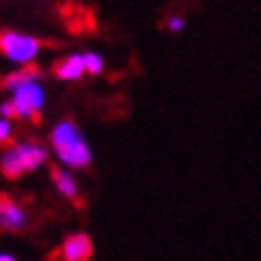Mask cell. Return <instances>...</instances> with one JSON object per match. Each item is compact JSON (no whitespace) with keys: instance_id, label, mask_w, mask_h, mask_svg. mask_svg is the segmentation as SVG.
Listing matches in <instances>:
<instances>
[{"instance_id":"obj_5","label":"cell","mask_w":261,"mask_h":261,"mask_svg":"<svg viewBox=\"0 0 261 261\" xmlns=\"http://www.w3.org/2000/svg\"><path fill=\"white\" fill-rule=\"evenodd\" d=\"M28 223H30L28 211H25L21 204H17L15 200H11L0 193V229L11 231V233H19L28 227Z\"/></svg>"},{"instance_id":"obj_4","label":"cell","mask_w":261,"mask_h":261,"mask_svg":"<svg viewBox=\"0 0 261 261\" xmlns=\"http://www.w3.org/2000/svg\"><path fill=\"white\" fill-rule=\"evenodd\" d=\"M43 43L41 38L21 32V30H3L0 32V54L17 68L34 66L36 58L41 56Z\"/></svg>"},{"instance_id":"obj_6","label":"cell","mask_w":261,"mask_h":261,"mask_svg":"<svg viewBox=\"0 0 261 261\" xmlns=\"http://www.w3.org/2000/svg\"><path fill=\"white\" fill-rule=\"evenodd\" d=\"M94 255V242L85 231H74L64 238L60 246L62 261H89Z\"/></svg>"},{"instance_id":"obj_8","label":"cell","mask_w":261,"mask_h":261,"mask_svg":"<svg viewBox=\"0 0 261 261\" xmlns=\"http://www.w3.org/2000/svg\"><path fill=\"white\" fill-rule=\"evenodd\" d=\"M34 81H43V72L38 70L36 66H23V68H15L3 76L0 81V87L9 94H13L15 89L28 85V83H34Z\"/></svg>"},{"instance_id":"obj_11","label":"cell","mask_w":261,"mask_h":261,"mask_svg":"<svg viewBox=\"0 0 261 261\" xmlns=\"http://www.w3.org/2000/svg\"><path fill=\"white\" fill-rule=\"evenodd\" d=\"M15 136V121H9L0 117V147H9Z\"/></svg>"},{"instance_id":"obj_1","label":"cell","mask_w":261,"mask_h":261,"mask_svg":"<svg viewBox=\"0 0 261 261\" xmlns=\"http://www.w3.org/2000/svg\"><path fill=\"white\" fill-rule=\"evenodd\" d=\"M49 142H51L49 151H54L58 164L70 172L85 170L94 162V151H91L83 129L72 119L58 121L49 134Z\"/></svg>"},{"instance_id":"obj_2","label":"cell","mask_w":261,"mask_h":261,"mask_svg":"<svg viewBox=\"0 0 261 261\" xmlns=\"http://www.w3.org/2000/svg\"><path fill=\"white\" fill-rule=\"evenodd\" d=\"M51 151L43 142H32V140H17L5 147L0 155V172L5 178H21L25 174L38 172L49 164Z\"/></svg>"},{"instance_id":"obj_13","label":"cell","mask_w":261,"mask_h":261,"mask_svg":"<svg viewBox=\"0 0 261 261\" xmlns=\"http://www.w3.org/2000/svg\"><path fill=\"white\" fill-rule=\"evenodd\" d=\"M0 261H17V257L9 251H0Z\"/></svg>"},{"instance_id":"obj_7","label":"cell","mask_w":261,"mask_h":261,"mask_svg":"<svg viewBox=\"0 0 261 261\" xmlns=\"http://www.w3.org/2000/svg\"><path fill=\"white\" fill-rule=\"evenodd\" d=\"M54 74L56 79L62 81V83H74L83 79L87 74L85 72V62H83V54H70L64 60H60L54 68Z\"/></svg>"},{"instance_id":"obj_3","label":"cell","mask_w":261,"mask_h":261,"mask_svg":"<svg viewBox=\"0 0 261 261\" xmlns=\"http://www.w3.org/2000/svg\"><path fill=\"white\" fill-rule=\"evenodd\" d=\"M47 107V91L43 81L28 83L15 89L5 102H0V117L9 121H34L43 115Z\"/></svg>"},{"instance_id":"obj_10","label":"cell","mask_w":261,"mask_h":261,"mask_svg":"<svg viewBox=\"0 0 261 261\" xmlns=\"http://www.w3.org/2000/svg\"><path fill=\"white\" fill-rule=\"evenodd\" d=\"M83 62H85V72L91 76H98L104 72V58L98 54V51H83Z\"/></svg>"},{"instance_id":"obj_9","label":"cell","mask_w":261,"mask_h":261,"mask_svg":"<svg viewBox=\"0 0 261 261\" xmlns=\"http://www.w3.org/2000/svg\"><path fill=\"white\" fill-rule=\"evenodd\" d=\"M51 182H54L56 191L62 195V198H66V200L79 198V193H81L79 180H76L74 172L66 170V168H62V166L54 168V170H51Z\"/></svg>"},{"instance_id":"obj_12","label":"cell","mask_w":261,"mask_h":261,"mask_svg":"<svg viewBox=\"0 0 261 261\" xmlns=\"http://www.w3.org/2000/svg\"><path fill=\"white\" fill-rule=\"evenodd\" d=\"M164 25H166V30L170 34H180V32H185V28H187V19L182 15H178V13H172V15H168Z\"/></svg>"}]
</instances>
